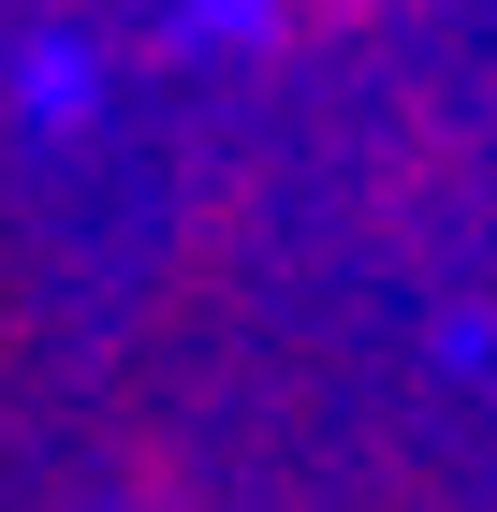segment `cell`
Returning <instances> with one entry per match:
<instances>
[{
  "label": "cell",
  "instance_id": "obj_1",
  "mask_svg": "<svg viewBox=\"0 0 497 512\" xmlns=\"http://www.w3.org/2000/svg\"><path fill=\"white\" fill-rule=\"evenodd\" d=\"M191 30H220V44H249V30H264V0H191Z\"/></svg>",
  "mask_w": 497,
  "mask_h": 512
}]
</instances>
